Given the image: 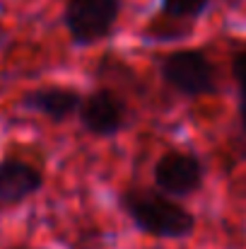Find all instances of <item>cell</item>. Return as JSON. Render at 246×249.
I'll return each instance as SVG.
<instances>
[{
  "label": "cell",
  "mask_w": 246,
  "mask_h": 249,
  "mask_svg": "<svg viewBox=\"0 0 246 249\" xmlns=\"http://www.w3.org/2000/svg\"><path fill=\"white\" fill-rule=\"evenodd\" d=\"M118 208L138 232L152 240H188L198 225L196 215L179 198L166 196L157 186L128 184L118 191Z\"/></svg>",
  "instance_id": "6da1fadb"
},
{
  "label": "cell",
  "mask_w": 246,
  "mask_h": 249,
  "mask_svg": "<svg viewBox=\"0 0 246 249\" xmlns=\"http://www.w3.org/2000/svg\"><path fill=\"white\" fill-rule=\"evenodd\" d=\"M160 78L181 97L200 99L222 94L217 63L205 49H174L160 58Z\"/></svg>",
  "instance_id": "7a4b0ae2"
},
{
  "label": "cell",
  "mask_w": 246,
  "mask_h": 249,
  "mask_svg": "<svg viewBox=\"0 0 246 249\" xmlns=\"http://www.w3.org/2000/svg\"><path fill=\"white\" fill-rule=\"evenodd\" d=\"M121 0H66L63 27L75 49H92L106 41L121 19Z\"/></svg>",
  "instance_id": "3957f363"
},
{
  "label": "cell",
  "mask_w": 246,
  "mask_h": 249,
  "mask_svg": "<svg viewBox=\"0 0 246 249\" xmlns=\"http://www.w3.org/2000/svg\"><path fill=\"white\" fill-rule=\"evenodd\" d=\"M208 167L196 150H164L152 165V186H157L166 196L191 198L203 191Z\"/></svg>",
  "instance_id": "277c9868"
},
{
  "label": "cell",
  "mask_w": 246,
  "mask_h": 249,
  "mask_svg": "<svg viewBox=\"0 0 246 249\" xmlns=\"http://www.w3.org/2000/svg\"><path fill=\"white\" fill-rule=\"evenodd\" d=\"M128 116H131L128 99L109 85H99L92 92H87L78 111L82 131L94 138L121 136L128 128Z\"/></svg>",
  "instance_id": "5b68a950"
},
{
  "label": "cell",
  "mask_w": 246,
  "mask_h": 249,
  "mask_svg": "<svg viewBox=\"0 0 246 249\" xmlns=\"http://www.w3.org/2000/svg\"><path fill=\"white\" fill-rule=\"evenodd\" d=\"M46 184L44 169L24 158L7 155L0 160V213L34 198Z\"/></svg>",
  "instance_id": "8992f818"
},
{
  "label": "cell",
  "mask_w": 246,
  "mask_h": 249,
  "mask_svg": "<svg viewBox=\"0 0 246 249\" xmlns=\"http://www.w3.org/2000/svg\"><path fill=\"white\" fill-rule=\"evenodd\" d=\"M82 97L84 94L73 85H39L19 97V107L44 116L51 124H66L78 116Z\"/></svg>",
  "instance_id": "52a82bcc"
},
{
  "label": "cell",
  "mask_w": 246,
  "mask_h": 249,
  "mask_svg": "<svg viewBox=\"0 0 246 249\" xmlns=\"http://www.w3.org/2000/svg\"><path fill=\"white\" fill-rule=\"evenodd\" d=\"M215 0H160V19L166 22L162 36H160V44L166 41V32L169 27L171 29H179V36H186L191 34V27L210 10Z\"/></svg>",
  "instance_id": "ba28073f"
},
{
  "label": "cell",
  "mask_w": 246,
  "mask_h": 249,
  "mask_svg": "<svg viewBox=\"0 0 246 249\" xmlns=\"http://www.w3.org/2000/svg\"><path fill=\"white\" fill-rule=\"evenodd\" d=\"M230 75L237 87V97H246V41H242L230 58Z\"/></svg>",
  "instance_id": "9c48e42d"
},
{
  "label": "cell",
  "mask_w": 246,
  "mask_h": 249,
  "mask_svg": "<svg viewBox=\"0 0 246 249\" xmlns=\"http://www.w3.org/2000/svg\"><path fill=\"white\" fill-rule=\"evenodd\" d=\"M237 111H239V128L246 136V97H237Z\"/></svg>",
  "instance_id": "30bf717a"
}]
</instances>
